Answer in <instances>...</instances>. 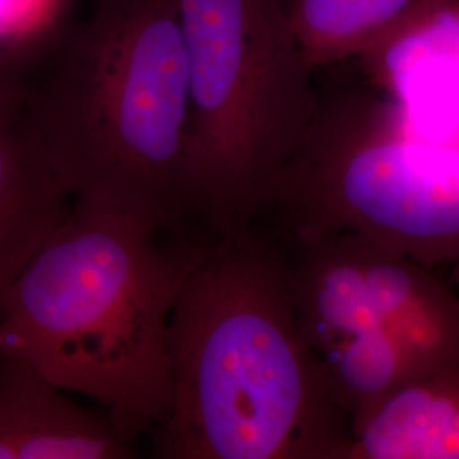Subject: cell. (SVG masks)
<instances>
[{"mask_svg": "<svg viewBox=\"0 0 459 459\" xmlns=\"http://www.w3.org/2000/svg\"><path fill=\"white\" fill-rule=\"evenodd\" d=\"M106 411L66 396L24 358L0 352V459H128Z\"/></svg>", "mask_w": 459, "mask_h": 459, "instance_id": "cell-7", "label": "cell"}, {"mask_svg": "<svg viewBox=\"0 0 459 459\" xmlns=\"http://www.w3.org/2000/svg\"><path fill=\"white\" fill-rule=\"evenodd\" d=\"M439 9L459 16V0H434Z\"/></svg>", "mask_w": 459, "mask_h": 459, "instance_id": "cell-13", "label": "cell"}, {"mask_svg": "<svg viewBox=\"0 0 459 459\" xmlns=\"http://www.w3.org/2000/svg\"><path fill=\"white\" fill-rule=\"evenodd\" d=\"M159 459H349L351 422L296 312L284 244L257 221L210 242L169 327Z\"/></svg>", "mask_w": 459, "mask_h": 459, "instance_id": "cell-1", "label": "cell"}, {"mask_svg": "<svg viewBox=\"0 0 459 459\" xmlns=\"http://www.w3.org/2000/svg\"><path fill=\"white\" fill-rule=\"evenodd\" d=\"M208 247L74 203L0 303V352L96 400L134 443L170 411V316Z\"/></svg>", "mask_w": 459, "mask_h": 459, "instance_id": "cell-3", "label": "cell"}, {"mask_svg": "<svg viewBox=\"0 0 459 459\" xmlns=\"http://www.w3.org/2000/svg\"><path fill=\"white\" fill-rule=\"evenodd\" d=\"M349 459H459V368L398 386L352 427Z\"/></svg>", "mask_w": 459, "mask_h": 459, "instance_id": "cell-9", "label": "cell"}, {"mask_svg": "<svg viewBox=\"0 0 459 459\" xmlns=\"http://www.w3.org/2000/svg\"><path fill=\"white\" fill-rule=\"evenodd\" d=\"M24 94V81L0 68V109L17 104Z\"/></svg>", "mask_w": 459, "mask_h": 459, "instance_id": "cell-12", "label": "cell"}, {"mask_svg": "<svg viewBox=\"0 0 459 459\" xmlns=\"http://www.w3.org/2000/svg\"><path fill=\"white\" fill-rule=\"evenodd\" d=\"M259 220L281 240L347 231L459 286V147L415 132L394 99L330 81Z\"/></svg>", "mask_w": 459, "mask_h": 459, "instance_id": "cell-4", "label": "cell"}, {"mask_svg": "<svg viewBox=\"0 0 459 459\" xmlns=\"http://www.w3.org/2000/svg\"><path fill=\"white\" fill-rule=\"evenodd\" d=\"M75 16V0H0V68L26 81Z\"/></svg>", "mask_w": 459, "mask_h": 459, "instance_id": "cell-11", "label": "cell"}, {"mask_svg": "<svg viewBox=\"0 0 459 459\" xmlns=\"http://www.w3.org/2000/svg\"><path fill=\"white\" fill-rule=\"evenodd\" d=\"M189 82L186 186L210 242L254 225L318 83L284 0H178Z\"/></svg>", "mask_w": 459, "mask_h": 459, "instance_id": "cell-5", "label": "cell"}, {"mask_svg": "<svg viewBox=\"0 0 459 459\" xmlns=\"http://www.w3.org/2000/svg\"><path fill=\"white\" fill-rule=\"evenodd\" d=\"M21 100L0 109V303L74 212V199L53 174Z\"/></svg>", "mask_w": 459, "mask_h": 459, "instance_id": "cell-8", "label": "cell"}, {"mask_svg": "<svg viewBox=\"0 0 459 459\" xmlns=\"http://www.w3.org/2000/svg\"><path fill=\"white\" fill-rule=\"evenodd\" d=\"M282 244L312 351L347 333L381 328L430 373L459 368V298L437 273L347 231Z\"/></svg>", "mask_w": 459, "mask_h": 459, "instance_id": "cell-6", "label": "cell"}, {"mask_svg": "<svg viewBox=\"0 0 459 459\" xmlns=\"http://www.w3.org/2000/svg\"><path fill=\"white\" fill-rule=\"evenodd\" d=\"M419 0H284L298 47L313 72L364 58Z\"/></svg>", "mask_w": 459, "mask_h": 459, "instance_id": "cell-10", "label": "cell"}, {"mask_svg": "<svg viewBox=\"0 0 459 459\" xmlns=\"http://www.w3.org/2000/svg\"><path fill=\"white\" fill-rule=\"evenodd\" d=\"M21 109L75 204L182 235L193 214L178 0H91L26 75Z\"/></svg>", "mask_w": 459, "mask_h": 459, "instance_id": "cell-2", "label": "cell"}]
</instances>
